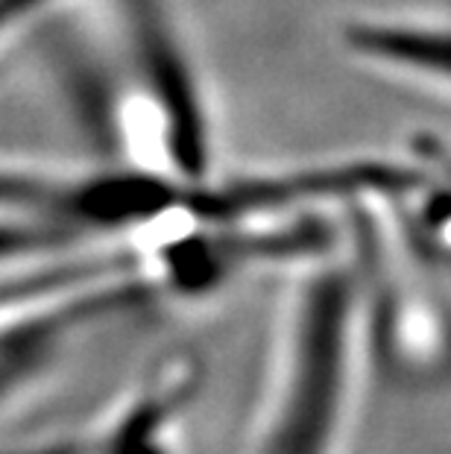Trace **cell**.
I'll use <instances>...</instances> for the list:
<instances>
[{
  "instance_id": "1",
  "label": "cell",
  "mask_w": 451,
  "mask_h": 454,
  "mask_svg": "<svg viewBox=\"0 0 451 454\" xmlns=\"http://www.w3.org/2000/svg\"><path fill=\"white\" fill-rule=\"evenodd\" d=\"M276 273L241 454H358L387 372L367 255L346 215L329 244Z\"/></svg>"
},
{
  "instance_id": "2",
  "label": "cell",
  "mask_w": 451,
  "mask_h": 454,
  "mask_svg": "<svg viewBox=\"0 0 451 454\" xmlns=\"http://www.w3.org/2000/svg\"><path fill=\"white\" fill-rule=\"evenodd\" d=\"M123 76L109 100L121 164L203 182L217 176V127L170 0H112Z\"/></svg>"
},
{
  "instance_id": "3",
  "label": "cell",
  "mask_w": 451,
  "mask_h": 454,
  "mask_svg": "<svg viewBox=\"0 0 451 454\" xmlns=\"http://www.w3.org/2000/svg\"><path fill=\"white\" fill-rule=\"evenodd\" d=\"M408 191H376L343 215L367 255L384 372L405 387L434 390L451 381V270L410 223Z\"/></svg>"
},
{
  "instance_id": "4",
  "label": "cell",
  "mask_w": 451,
  "mask_h": 454,
  "mask_svg": "<svg viewBox=\"0 0 451 454\" xmlns=\"http://www.w3.org/2000/svg\"><path fill=\"white\" fill-rule=\"evenodd\" d=\"M203 379V357L170 349L132 375L80 428L27 446H0V454H191V413Z\"/></svg>"
},
{
  "instance_id": "5",
  "label": "cell",
  "mask_w": 451,
  "mask_h": 454,
  "mask_svg": "<svg viewBox=\"0 0 451 454\" xmlns=\"http://www.w3.org/2000/svg\"><path fill=\"white\" fill-rule=\"evenodd\" d=\"M340 47L372 76L451 98V21L358 15L340 24Z\"/></svg>"
},
{
  "instance_id": "6",
  "label": "cell",
  "mask_w": 451,
  "mask_h": 454,
  "mask_svg": "<svg viewBox=\"0 0 451 454\" xmlns=\"http://www.w3.org/2000/svg\"><path fill=\"white\" fill-rule=\"evenodd\" d=\"M76 244H85V240L59 226L38 223V220L0 217V276L68 253Z\"/></svg>"
}]
</instances>
